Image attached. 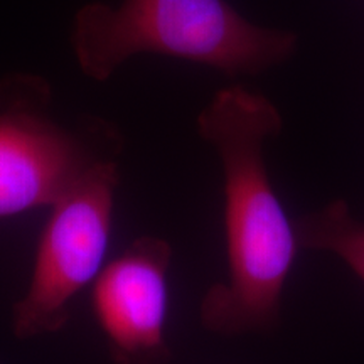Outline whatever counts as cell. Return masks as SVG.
<instances>
[{"label":"cell","instance_id":"obj_5","mask_svg":"<svg viewBox=\"0 0 364 364\" xmlns=\"http://www.w3.org/2000/svg\"><path fill=\"white\" fill-rule=\"evenodd\" d=\"M172 247L157 236H140L93 282L91 307L113 364H166Z\"/></svg>","mask_w":364,"mask_h":364},{"label":"cell","instance_id":"obj_4","mask_svg":"<svg viewBox=\"0 0 364 364\" xmlns=\"http://www.w3.org/2000/svg\"><path fill=\"white\" fill-rule=\"evenodd\" d=\"M118 164H95L56 204L41 231L26 294L14 304V336L27 341L65 329L71 302L93 284L110 245Z\"/></svg>","mask_w":364,"mask_h":364},{"label":"cell","instance_id":"obj_2","mask_svg":"<svg viewBox=\"0 0 364 364\" xmlns=\"http://www.w3.org/2000/svg\"><path fill=\"white\" fill-rule=\"evenodd\" d=\"M71 48L80 70L95 81L110 80L136 54L186 59L240 76L287 61L297 38L252 24L226 0H124L118 7H81Z\"/></svg>","mask_w":364,"mask_h":364},{"label":"cell","instance_id":"obj_6","mask_svg":"<svg viewBox=\"0 0 364 364\" xmlns=\"http://www.w3.org/2000/svg\"><path fill=\"white\" fill-rule=\"evenodd\" d=\"M300 247L338 255L364 280V225L344 203H334L295 226Z\"/></svg>","mask_w":364,"mask_h":364},{"label":"cell","instance_id":"obj_3","mask_svg":"<svg viewBox=\"0 0 364 364\" xmlns=\"http://www.w3.org/2000/svg\"><path fill=\"white\" fill-rule=\"evenodd\" d=\"M117 139L103 122L61 124L41 76L0 80V220L51 208L95 164L113 157Z\"/></svg>","mask_w":364,"mask_h":364},{"label":"cell","instance_id":"obj_1","mask_svg":"<svg viewBox=\"0 0 364 364\" xmlns=\"http://www.w3.org/2000/svg\"><path fill=\"white\" fill-rule=\"evenodd\" d=\"M280 129L275 105L243 86L218 91L198 117L199 135L215 147L225 177L228 279L211 287L199 306V321L215 334L265 332L279 322L300 247L263 156Z\"/></svg>","mask_w":364,"mask_h":364}]
</instances>
